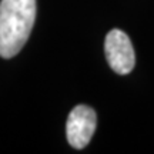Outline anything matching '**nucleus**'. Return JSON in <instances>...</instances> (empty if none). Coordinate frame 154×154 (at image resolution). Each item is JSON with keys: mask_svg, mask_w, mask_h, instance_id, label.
Instances as JSON below:
<instances>
[{"mask_svg": "<svg viewBox=\"0 0 154 154\" xmlns=\"http://www.w3.org/2000/svg\"><path fill=\"white\" fill-rule=\"evenodd\" d=\"M36 20V0L0 2V57L11 59L23 49Z\"/></svg>", "mask_w": 154, "mask_h": 154, "instance_id": "nucleus-1", "label": "nucleus"}, {"mask_svg": "<svg viewBox=\"0 0 154 154\" xmlns=\"http://www.w3.org/2000/svg\"><path fill=\"white\" fill-rule=\"evenodd\" d=\"M106 59L109 66L119 74H128L134 69L136 54L130 38L124 32L114 29L107 33L104 42Z\"/></svg>", "mask_w": 154, "mask_h": 154, "instance_id": "nucleus-2", "label": "nucleus"}, {"mask_svg": "<svg viewBox=\"0 0 154 154\" xmlns=\"http://www.w3.org/2000/svg\"><path fill=\"white\" fill-rule=\"evenodd\" d=\"M97 117L91 107L84 104L76 106L67 119V140L74 149H84L93 137Z\"/></svg>", "mask_w": 154, "mask_h": 154, "instance_id": "nucleus-3", "label": "nucleus"}]
</instances>
